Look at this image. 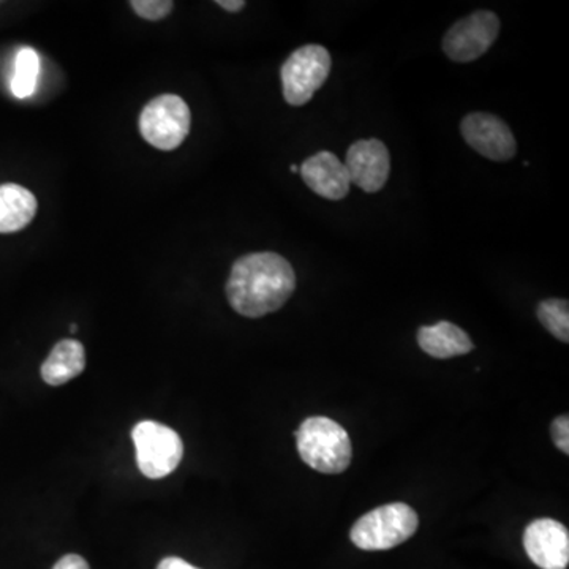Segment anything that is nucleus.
<instances>
[{"label":"nucleus","mask_w":569,"mask_h":569,"mask_svg":"<svg viewBox=\"0 0 569 569\" xmlns=\"http://www.w3.org/2000/svg\"><path fill=\"white\" fill-rule=\"evenodd\" d=\"M296 447L307 466L325 475L343 473L351 463V441L339 422L307 418L296 432Z\"/></svg>","instance_id":"2"},{"label":"nucleus","mask_w":569,"mask_h":569,"mask_svg":"<svg viewBox=\"0 0 569 569\" xmlns=\"http://www.w3.org/2000/svg\"><path fill=\"white\" fill-rule=\"evenodd\" d=\"M190 123L192 114L189 104L174 93H163L142 108L140 132L153 148L173 151L186 140Z\"/></svg>","instance_id":"4"},{"label":"nucleus","mask_w":569,"mask_h":569,"mask_svg":"<svg viewBox=\"0 0 569 569\" xmlns=\"http://www.w3.org/2000/svg\"><path fill=\"white\" fill-rule=\"evenodd\" d=\"M217 6L222 7L223 10L230 11V13H238L246 7L244 0H219Z\"/></svg>","instance_id":"21"},{"label":"nucleus","mask_w":569,"mask_h":569,"mask_svg":"<svg viewBox=\"0 0 569 569\" xmlns=\"http://www.w3.org/2000/svg\"><path fill=\"white\" fill-rule=\"evenodd\" d=\"M39 203L31 190L18 183L0 186V234L24 230L36 217Z\"/></svg>","instance_id":"13"},{"label":"nucleus","mask_w":569,"mask_h":569,"mask_svg":"<svg viewBox=\"0 0 569 569\" xmlns=\"http://www.w3.org/2000/svg\"><path fill=\"white\" fill-rule=\"evenodd\" d=\"M130 7L142 20L160 21L173 11L174 2L171 0H132Z\"/></svg>","instance_id":"17"},{"label":"nucleus","mask_w":569,"mask_h":569,"mask_svg":"<svg viewBox=\"0 0 569 569\" xmlns=\"http://www.w3.org/2000/svg\"><path fill=\"white\" fill-rule=\"evenodd\" d=\"M290 170H291V173H298L299 168L296 167V164H291Z\"/></svg>","instance_id":"22"},{"label":"nucleus","mask_w":569,"mask_h":569,"mask_svg":"<svg viewBox=\"0 0 569 569\" xmlns=\"http://www.w3.org/2000/svg\"><path fill=\"white\" fill-rule=\"evenodd\" d=\"M498 33L500 20L493 11H475L449 29L443 39L445 54L455 62L477 61L496 43Z\"/></svg>","instance_id":"7"},{"label":"nucleus","mask_w":569,"mask_h":569,"mask_svg":"<svg viewBox=\"0 0 569 569\" xmlns=\"http://www.w3.org/2000/svg\"><path fill=\"white\" fill-rule=\"evenodd\" d=\"M299 173L306 186L326 200H343L350 192L351 181L346 163L332 152L321 151L309 157L299 168Z\"/></svg>","instance_id":"11"},{"label":"nucleus","mask_w":569,"mask_h":569,"mask_svg":"<svg viewBox=\"0 0 569 569\" xmlns=\"http://www.w3.org/2000/svg\"><path fill=\"white\" fill-rule=\"evenodd\" d=\"M418 343L425 353L437 359L467 355L475 348L470 336L459 326L449 323V321L419 328Z\"/></svg>","instance_id":"12"},{"label":"nucleus","mask_w":569,"mask_h":569,"mask_svg":"<svg viewBox=\"0 0 569 569\" xmlns=\"http://www.w3.org/2000/svg\"><path fill=\"white\" fill-rule=\"evenodd\" d=\"M138 468L146 478L162 479L173 473L183 456L181 437L171 427L142 421L132 432Z\"/></svg>","instance_id":"6"},{"label":"nucleus","mask_w":569,"mask_h":569,"mask_svg":"<svg viewBox=\"0 0 569 569\" xmlns=\"http://www.w3.org/2000/svg\"><path fill=\"white\" fill-rule=\"evenodd\" d=\"M463 140L471 149L493 162H507L516 156V140L507 122L490 112H471L460 123Z\"/></svg>","instance_id":"8"},{"label":"nucleus","mask_w":569,"mask_h":569,"mask_svg":"<svg viewBox=\"0 0 569 569\" xmlns=\"http://www.w3.org/2000/svg\"><path fill=\"white\" fill-rule=\"evenodd\" d=\"M537 316L542 326L559 339L560 342H569V305L565 299H545L539 302Z\"/></svg>","instance_id":"16"},{"label":"nucleus","mask_w":569,"mask_h":569,"mask_svg":"<svg viewBox=\"0 0 569 569\" xmlns=\"http://www.w3.org/2000/svg\"><path fill=\"white\" fill-rule=\"evenodd\" d=\"M346 168L351 183L367 193L383 189L391 171V157L385 142L361 140L350 146L347 152Z\"/></svg>","instance_id":"10"},{"label":"nucleus","mask_w":569,"mask_h":569,"mask_svg":"<svg viewBox=\"0 0 569 569\" xmlns=\"http://www.w3.org/2000/svg\"><path fill=\"white\" fill-rule=\"evenodd\" d=\"M40 73V58L32 48H21L14 61V74L11 91L18 99H28L37 88Z\"/></svg>","instance_id":"15"},{"label":"nucleus","mask_w":569,"mask_h":569,"mask_svg":"<svg viewBox=\"0 0 569 569\" xmlns=\"http://www.w3.org/2000/svg\"><path fill=\"white\" fill-rule=\"evenodd\" d=\"M157 569H200L194 568L193 565L187 563L186 560L178 559V557H167L160 561L159 567Z\"/></svg>","instance_id":"20"},{"label":"nucleus","mask_w":569,"mask_h":569,"mask_svg":"<svg viewBox=\"0 0 569 569\" xmlns=\"http://www.w3.org/2000/svg\"><path fill=\"white\" fill-rule=\"evenodd\" d=\"M553 443L565 455H569V418L568 415H561L550 426Z\"/></svg>","instance_id":"18"},{"label":"nucleus","mask_w":569,"mask_h":569,"mask_svg":"<svg viewBox=\"0 0 569 569\" xmlns=\"http://www.w3.org/2000/svg\"><path fill=\"white\" fill-rule=\"evenodd\" d=\"M77 325H71V328H70V331L71 332H77Z\"/></svg>","instance_id":"23"},{"label":"nucleus","mask_w":569,"mask_h":569,"mask_svg":"<svg viewBox=\"0 0 569 569\" xmlns=\"http://www.w3.org/2000/svg\"><path fill=\"white\" fill-rule=\"evenodd\" d=\"M296 290L293 266L274 252L239 258L227 282V298L239 316L261 318L287 305Z\"/></svg>","instance_id":"1"},{"label":"nucleus","mask_w":569,"mask_h":569,"mask_svg":"<svg viewBox=\"0 0 569 569\" xmlns=\"http://www.w3.org/2000/svg\"><path fill=\"white\" fill-rule=\"evenodd\" d=\"M52 569H91L89 568L88 561L82 559L81 556H77V553H69V556H63L58 563L52 567Z\"/></svg>","instance_id":"19"},{"label":"nucleus","mask_w":569,"mask_h":569,"mask_svg":"<svg viewBox=\"0 0 569 569\" xmlns=\"http://www.w3.org/2000/svg\"><path fill=\"white\" fill-rule=\"evenodd\" d=\"M523 549L541 569H567L569 563V531L557 520H533L523 531Z\"/></svg>","instance_id":"9"},{"label":"nucleus","mask_w":569,"mask_h":569,"mask_svg":"<svg viewBox=\"0 0 569 569\" xmlns=\"http://www.w3.org/2000/svg\"><path fill=\"white\" fill-rule=\"evenodd\" d=\"M331 67V54L321 44L296 50L280 70L284 102L291 107L309 103L328 80Z\"/></svg>","instance_id":"5"},{"label":"nucleus","mask_w":569,"mask_h":569,"mask_svg":"<svg viewBox=\"0 0 569 569\" xmlns=\"http://www.w3.org/2000/svg\"><path fill=\"white\" fill-rule=\"evenodd\" d=\"M419 527V518L407 503H389L367 512L350 531L351 541L362 550H389L403 545Z\"/></svg>","instance_id":"3"},{"label":"nucleus","mask_w":569,"mask_h":569,"mask_svg":"<svg viewBox=\"0 0 569 569\" xmlns=\"http://www.w3.org/2000/svg\"><path fill=\"white\" fill-rule=\"evenodd\" d=\"M86 369V351L81 342L63 339L52 348L41 366V378L50 387H61L80 377Z\"/></svg>","instance_id":"14"}]
</instances>
